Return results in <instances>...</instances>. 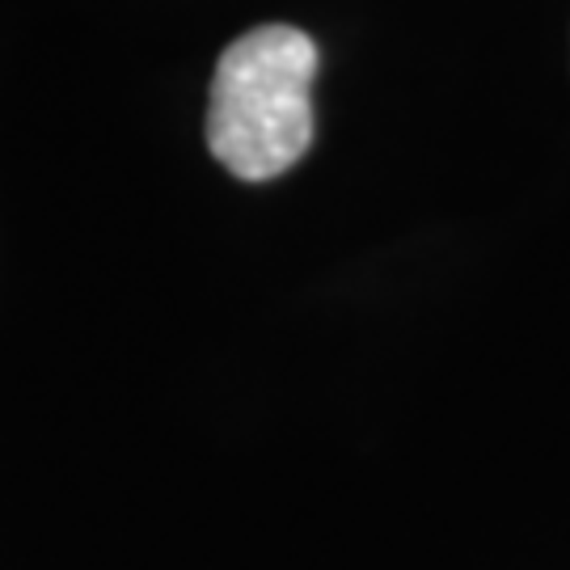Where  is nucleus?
Segmentation results:
<instances>
[{
    "label": "nucleus",
    "instance_id": "f257e3e1",
    "mask_svg": "<svg viewBox=\"0 0 570 570\" xmlns=\"http://www.w3.org/2000/svg\"><path fill=\"white\" fill-rule=\"evenodd\" d=\"M317 42L305 30L266 21L228 42L212 77L207 148L242 183H271L313 144Z\"/></svg>",
    "mask_w": 570,
    "mask_h": 570
}]
</instances>
